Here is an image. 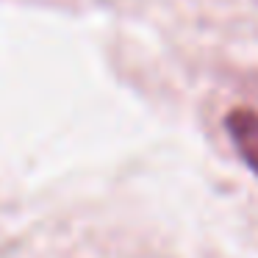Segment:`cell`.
Wrapping results in <instances>:
<instances>
[{"instance_id":"obj_1","label":"cell","mask_w":258,"mask_h":258,"mask_svg":"<svg viewBox=\"0 0 258 258\" xmlns=\"http://www.w3.org/2000/svg\"><path fill=\"white\" fill-rule=\"evenodd\" d=\"M225 128H228V136L239 150L241 161L258 175V111L247 106L233 108L225 117Z\"/></svg>"}]
</instances>
